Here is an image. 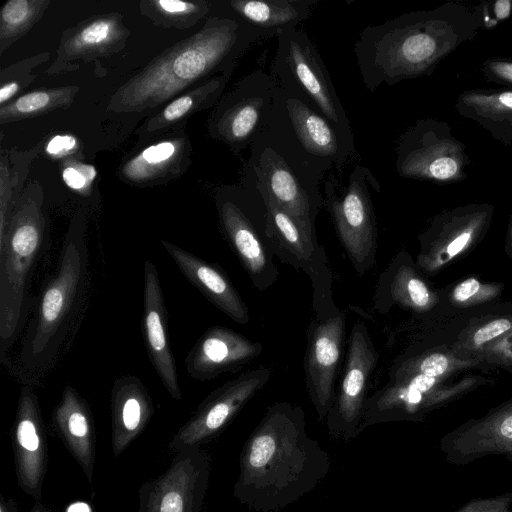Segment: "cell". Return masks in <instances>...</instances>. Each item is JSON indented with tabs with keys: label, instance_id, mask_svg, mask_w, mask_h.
Listing matches in <instances>:
<instances>
[{
	"label": "cell",
	"instance_id": "cell-44",
	"mask_svg": "<svg viewBox=\"0 0 512 512\" xmlns=\"http://www.w3.org/2000/svg\"><path fill=\"white\" fill-rule=\"evenodd\" d=\"M29 512H53L50 508L45 506L41 501H36Z\"/></svg>",
	"mask_w": 512,
	"mask_h": 512
},
{
	"label": "cell",
	"instance_id": "cell-30",
	"mask_svg": "<svg viewBox=\"0 0 512 512\" xmlns=\"http://www.w3.org/2000/svg\"><path fill=\"white\" fill-rule=\"evenodd\" d=\"M226 81V75L217 76L174 98L159 113L149 119L145 130L155 132L167 128L190 114L211 106L220 96Z\"/></svg>",
	"mask_w": 512,
	"mask_h": 512
},
{
	"label": "cell",
	"instance_id": "cell-3",
	"mask_svg": "<svg viewBox=\"0 0 512 512\" xmlns=\"http://www.w3.org/2000/svg\"><path fill=\"white\" fill-rule=\"evenodd\" d=\"M232 18L211 17L195 34L173 45L124 83L111 97L114 112H142L173 98L233 60L256 37Z\"/></svg>",
	"mask_w": 512,
	"mask_h": 512
},
{
	"label": "cell",
	"instance_id": "cell-39",
	"mask_svg": "<svg viewBox=\"0 0 512 512\" xmlns=\"http://www.w3.org/2000/svg\"><path fill=\"white\" fill-rule=\"evenodd\" d=\"M477 359L512 368V329L505 335L489 343Z\"/></svg>",
	"mask_w": 512,
	"mask_h": 512
},
{
	"label": "cell",
	"instance_id": "cell-9",
	"mask_svg": "<svg viewBox=\"0 0 512 512\" xmlns=\"http://www.w3.org/2000/svg\"><path fill=\"white\" fill-rule=\"evenodd\" d=\"M378 360L366 325L356 321L349 335L342 378L325 420L331 437L348 442L359 435L370 378Z\"/></svg>",
	"mask_w": 512,
	"mask_h": 512
},
{
	"label": "cell",
	"instance_id": "cell-37",
	"mask_svg": "<svg viewBox=\"0 0 512 512\" xmlns=\"http://www.w3.org/2000/svg\"><path fill=\"white\" fill-rule=\"evenodd\" d=\"M502 291V286L484 283L470 277L458 283L451 292V302L457 306L468 307L491 301Z\"/></svg>",
	"mask_w": 512,
	"mask_h": 512
},
{
	"label": "cell",
	"instance_id": "cell-25",
	"mask_svg": "<svg viewBox=\"0 0 512 512\" xmlns=\"http://www.w3.org/2000/svg\"><path fill=\"white\" fill-rule=\"evenodd\" d=\"M189 141L185 136H172L143 149L121 167V177L135 185H146L160 178L175 176L188 160Z\"/></svg>",
	"mask_w": 512,
	"mask_h": 512
},
{
	"label": "cell",
	"instance_id": "cell-41",
	"mask_svg": "<svg viewBox=\"0 0 512 512\" xmlns=\"http://www.w3.org/2000/svg\"><path fill=\"white\" fill-rule=\"evenodd\" d=\"M79 147L77 139L70 134H57L45 145V152L52 159H63L75 153Z\"/></svg>",
	"mask_w": 512,
	"mask_h": 512
},
{
	"label": "cell",
	"instance_id": "cell-10",
	"mask_svg": "<svg viewBox=\"0 0 512 512\" xmlns=\"http://www.w3.org/2000/svg\"><path fill=\"white\" fill-rule=\"evenodd\" d=\"M210 458L200 447L175 452L168 468L141 484L138 512H202Z\"/></svg>",
	"mask_w": 512,
	"mask_h": 512
},
{
	"label": "cell",
	"instance_id": "cell-17",
	"mask_svg": "<svg viewBox=\"0 0 512 512\" xmlns=\"http://www.w3.org/2000/svg\"><path fill=\"white\" fill-rule=\"evenodd\" d=\"M143 338L149 358L170 396L182 398L175 360L168 335V316L157 269L146 260L144 263Z\"/></svg>",
	"mask_w": 512,
	"mask_h": 512
},
{
	"label": "cell",
	"instance_id": "cell-4",
	"mask_svg": "<svg viewBox=\"0 0 512 512\" xmlns=\"http://www.w3.org/2000/svg\"><path fill=\"white\" fill-rule=\"evenodd\" d=\"M42 191L32 183L18 199L0 241V347L9 349L24 314L26 288L40 251L45 218Z\"/></svg>",
	"mask_w": 512,
	"mask_h": 512
},
{
	"label": "cell",
	"instance_id": "cell-21",
	"mask_svg": "<svg viewBox=\"0 0 512 512\" xmlns=\"http://www.w3.org/2000/svg\"><path fill=\"white\" fill-rule=\"evenodd\" d=\"M161 243L184 276L213 305L233 321L242 325L249 323L247 305L221 268L168 241Z\"/></svg>",
	"mask_w": 512,
	"mask_h": 512
},
{
	"label": "cell",
	"instance_id": "cell-1",
	"mask_svg": "<svg viewBox=\"0 0 512 512\" xmlns=\"http://www.w3.org/2000/svg\"><path fill=\"white\" fill-rule=\"evenodd\" d=\"M239 464L235 498L255 512H275L316 488L331 460L307 433L303 408L285 401L266 409L242 448Z\"/></svg>",
	"mask_w": 512,
	"mask_h": 512
},
{
	"label": "cell",
	"instance_id": "cell-27",
	"mask_svg": "<svg viewBox=\"0 0 512 512\" xmlns=\"http://www.w3.org/2000/svg\"><path fill=\"white\" fill-rule=\"evenodd\" d=\"M308 0H234L230 8L258 32H283L295 28L309 15Z\"/></svg>",
	"mask_w": 512,
	"mask_h": 512
},
{
	"label": "cell",
	"instance_id": "cell-12",
	"mask_svg": "<svg viewBox=\"0 0 512 512\" xmlns=\"http://www.w3.org/2000/svg\"><path fill=\"white\" fill-rule=\"evenodd\" d=\"M345 327L346 314L336 306L330 310L314 312L307 330L305 382L309 398L321 421L326 420L334 402Z\"/></svg>",
	"mask_w": 512,
	"mask_h": 512
},
{
	"label": "cell",
	"instance_id": "cell-26",
	"mask_svg": "<svg viewBox=\"0 0 512 512\" xmlns=\"http://www.w3.org/2000/svg\"><path fill=\"white\" fill-rule=\"evenodd\" d=\"M455 108L494 139L512 144V90H467L458 96Z\"/></svg>",
	"mask_w": 512,
	"mask_h": 512
},
{
	"label": "cell",
	"instance_id": "cell-24",
	"mask_svg": "<svg viewBox=\"0 0 512 512\" xmlns=\"http://www.w3.org/2000/svg\"><path fill=\"white\" fill-rule=\"evenodd\" d=\"M257 174L261 191L270 196L309 235L316 237L317 209L286 162L268 149L260 160Z\"/></svg>",
	"mask_w": 512,
	"mask_h": 512
},
{
	"label": "cell",
	"instance_id": "cell-7",
	"mask_svg": "<svg viewBox=\"0 0 512 512\" xmlns=\"http://www.w3.org/2000/svg\"><path fill=\"white\" fill-rule=\"evenodd\" d=\"M373 177L367 168L357 166L346 190L338 195L334 182L326 186V206L338 238L355 271L367 272L375 263L377 227L367 180Z\"/></svg>",
	"mask_w": 512,
	"mask_h": 512
},
{
	"label": "cell",
	"instance_id": "cell-23",
	"mask_svg": "<svg viewBox=\"0 0 512 512\" xmlns=\"http://www.w3.org/2000/svg\"><path fill=\"white\" fill-rule=\"evenodd\" d=\"M111 411V445L117 457L144 431L154 414V405L140 379L124 375L113 384Z\"/></svg>",
	"mask_w": 512,
	"mask_h": 512
},
{
	"label": "cell",
	"instance_id": "cell-43",
	"mask_svg": "<svg viewBox=\"0 0 512 512\" xmlns=\"http://www.w3.org/2000/svg\"><path fill=\"white\" fill-rule=\"evenodd\" d=\"M0 512H19L18 503L12 497H5L0 494Z\"/></svg>",
	"mask_w": 512,
	"mask_h": 512
},
{
	"label": "cell",
	"instance_id": "cell-28",
	"mask_svg": "<svg viewBox=\"0 0 512 512\" xmlns=\"http://www.w3.org/2000/svg\"><path fill=\"white\" fill-rule=\"evenodd\" d=\"M268 95L255 93L237 96L214 119V137L230 146H243L259 127Z\"/></svg>",
	"mask_w": 512,
	"mask_h": 512
},
{
	"label": "cell",
	"instance_id": "cell-14",
	"mask_svg": "<svg viewBox=\"0 0 512 512\" xmlns=\"http://www.w3.org/2000/svg\"><path fill=\"white\" fill-rule=\"evenodd\" d=\"M279 49L292 78L325 118L350 137L345 111L322 59L306 34L296 28L279 33Z\"/></svg>",
	"mask_w": 512,
	"mask_h": 512
},
{
	"label": "cell",
	"instance_id": "cell-19",
	"mask_svg": "<svg viewBox=\"0 0 512 512\" xmlns=\"http://www.w3.org/2000/svg\"><path fill=\"white\" fill-rule=\"evenodd\" d=\"M129 32L122 15L110 13L92 17L63 33L58 58L49 71L55 73L77 60L107 56L125 45Z\"/></svg>",
	"mask_w": 512,
	"mask_h": 512
},
{
	"label": "cell",
	"instance_id": "cell-11",
	"mask_svg": "<svg viewBox=\"0 0 512 512\" xmlns=\"http://www.w3.org/2000/svg\"><path fill=\"white\" fill-rule=\"evenodd\" d=\"M270 376L271 370L260 366L241 373L212 391L175 432L169 442V449L177 452L188 447H200L211 441L267 384Z\"/></svg>",
	"mask_w": 512,
	"mask_h": 512
},
{
	"label": "cell",
	"instance_id": "cell-42",
	"mask_svg": "<svg viewBox=\"0 0 512 512\" xmlns=\"http://www.w3.org/2000/svg\"><path fill=\"white\" fill-rule=\"evenodd\" d=\"M498 422L499 433L506 438L512 439V411L501 415Z\"/></svg>",
	"mask_w": 512,
	"mask_h": 512
},
{
	"label": "cell",
	"instance_id": "cell-20",
	"mask_svg": "<svg viewBox=\"0 0 512 512\" xmlns=\"http://www.w3.org/2000/svg\"><path fill=\"white\" fill-rule=\"evenodd\" d=\"M437 302V294L417 273L409 258L399 253L378 278L373 310L384 315L396 305L421 314L433 309Z\"/></svg>",
	"mask_w": 512,
	"mask_h": 512
},
{
	"label": "cell",
	"instance_id": "cell-35",
	"mask_svg": "<svg viewBox=\"0 0 512 512\" xmlns=\"http://www.w3.org/2000/svg\"><path fill=\"white\" fill-rule=\"evenodd\" d=\"M511 329L512 316L490 318L469 326L450 350L460 357L478 360V355L489 343L505 335Z\"/></svg>",
	"mask_w": 512,
	"mask_h": 512
},
{
	"label": "cell",
	"instance_id": "cell-34",
	"mask_svg": "<svg viewBox=\"0 0 512 512\" xmlns=\"http://www.w3.org/2000/svg\"><path fill=\"white\" fill-rule=\"evenodd\" d=\"M141 11L154 23L166 27L187 28L209 12L206 1L149 0L140 3Z\"/></svg>",
	"mask_w": 512,
	"mask_h": 512
},
{
	"label": "cell",
	"instance_id": "cell-18",
	"mask_svg": "<svg viewBox=\"0 0 512 512\" xmlns=\"http://www.w3.org/2000/svg\"><path fill=\"white\" fill-rule=\"evenodd\" d=\"M222 229L252 284L264 291L278 279L273 251L246 214L233 202L219 206Z\"/></svg>",
	"mask_w": 512,
	"mask_h": 512
},
{
	"label": "cell",
	"instance_id": "cell-29",
	"mask_svg": "<svg viewBox=\"0 0 512 512\" xmlns=\"http://www.w3.org/2000/svg\"><path fill=\"white\" fill-rule=\"evenodd\" d=\"M287 110L294 131L304 148L315 155L340 158V143L335 128L301 100L289 98Z\"/></svg>",
	"mask_w": 512,
	"mask_h": 512
},
{
	"label": "cell",
	"instance_id": "cell-6",
	"mask_svg": "<svg viewBox=\"0 0 512 512\" xmlns=\"http://www.w3.org/2000/svg\"><path fill=\"white\" fill-rule=\"evenodd\" d=\"M468 162L465 145L447 123L422 119L402 135L396 170L406 178L451 183L466 177Z\"/></svg>",
	"mask_w": 512,
	"mask_h": 512
},
{
	"label": "cell",
	"instance_id": "cell-36",
	"mask_svg": "<svg viewBox=\"0 0 512 512\" xmlns=\"http://www.w3.org/2000/svg\"><path fill=\"white\" fill-rule=\"evenodd\" d=\"M8 153H1L0 161V241L3 239L13 209L21 196L23 181H20V171H12Z\"/></svg>",
	"mask_w": 512,
	"mask_h": 512
},
{
	"label": "cell",
	"instance_id": "cell-15",
	"mask_svg": "<svg viewBox=\"0 0 512 512\" xmlns=\"http://www.w3.org/2000/svg\"><path fill=\"white\" fill-rule=\"evenodd\" d=\"M492 210L487 204L468 205L440 216L422 237L417 266L435 273L467 251L487 227Z\"/></svg>",
	"mask_w": 512,
	"mask_h": 512
},
{
	"label": "cell",
	"instance_id": "cell-22",
	"mask_svg": "<svg viewBox=\"0 0 512 512\" xmlns=\"http://www.w3.org/2000/svg\"><path fill=\"white\" fill-rule=\"evenodd\" d=\"M52 424L70 455L91 482L96 456L95 426L88 404L73 387L64 388L61 400L53 411Z\"/></svg>",
	"mask_w": 512,
	"mask_h": 512
},
{
	"label": "cell",
	"instance_id": "cell-8",
	"mask_svg": "<svg viewBox=\"0 0 512 512\" xmlns=\"http://www.w3.org/2000/svg\"><path fill=\"white\" fill-rule=\"evenodd\" d=\"M263 199L266 206L265 233L273 254L309 277L314 311L335 305L332 273L325 250L318 244L317 237L307 234L270 196L263 193Z\"/></svg>",
	"mask_w": 512,
	"mask_h": 512
},
{
	"label": "cell",
	"instance_id": "cell-32",
	"mask_svg": "<svg viewBox=\"0 0 512 512\" xmlns=\"http://www.w3.org/2000/svg\"><path fill=\"white\" fill-rule=\"evenodd\" d=\"M48 0H9L0 12V52L26 34L42 17Z\"/></svg>",
	"mask_w": 512,
	"mask_h": 512
},
{
	"label": "cell",
	"instance_id": "cell-31",
	"mask_svg": "<svg viewBox=\"0 0 512 512\" xmlns=\"http://www.w3.org/2000/svg\"><path fill=\"white\" fill-rule=\"evenodd\" d=\"M76 86L38 89L25 93L0 106L1 124L19 121L56 109H63L72 104Z\"/></svg>",
	"mask_w": 512,
	"mask_h": 512
},
{
	"label": "cell",
	"instance_id": "cell-33",
	"mask_svg": "<svg viewBox=\"0 0 512 512\" xmlns=\"http://www.w3.org/2000/svg\"><path fill=\"white\" fill-rule=\"evenodd\" d=\"M479 363V360L460 357L451 350L434 349L396 361L390 372L399 374L420 373L433 377L448 378L456 371Z\"/></svg>",
	"mask_w": 512,
	"mask_h": 512
},
{
	"label": "cell",
	"instance_id": "cell-40",
	"mask_svg": "<svg viewBox=\"0 0 512 512\" xmlns=\"http://www.w3.org/2000/svg\"><path fill=\"white\" fill-rule=\"evenodd\" d=\"M482 71L488 80L512 87V59H488L483 63Z\"/></svg>",
	"mask_w": 512,
	"mask_h": 512
},
{
	"label": "cell",
	"instance_id": "cell-16",
	"mask_svg": "<svg viewBox=\"0 0 512 512\" xmlns=\"http://www.w3.org/2000/svg\"><path fill=\"white\" fill-rule=\"evenodd\" d=\"M262 344L237 331L213 326L196 341L185 359L189 376L198 381L213 380L221 374L237 371L256 359Z\"/></svg>",
	"mask_w": 512,
	"mask_h": 512
},
{
	"label": "cell",
	"instance_id": "cell-45",
	"mask_svg": "<svg viewBox=\"0 0 512 512\" xmlns=\"http://www.w3.org/2000/svg\"><path fill=\"white\" fill-rule=\"evenodd\" d=\"M509 239H510V247L512 249V223H511V227H510V231H509Z\"/></svg>",
	"mask_w": 512,
	"mask_h": 512
},
{
	"label": "cell",
	"instance_id": "cell-2",
	"mask_svg": "<svg viewBox=\"0 0 512 512\" xmlns=\"http://www.w3.org/2000/svg\"><path fill=\"white\" fill-rule=\"evenodd\" d=\"M481 14L459 3L398 16L370 26L355 45L366 87L396 84L433 72L442 59L472 39Z\"/></svg>",
	"mask_w": 512,
	"mask_h": 512
},
{
	"label": "cell",
	"instance_id": "cell-13",
	"mask_svg": "<svg viewBox=\"0 0 512 512\" xmlns=\"http://www.w3.org/2000/svg\"><path fill=\"white\" fill-rule=\"evenodd\" d=\"M10 435L18 486L40 501L47 472L48 442L38 397L29 386L20 390Z\"/></svg>",
	"mask_w": 512,
	"mask_h": 512
},
{
	"label": "cell",
	"instance_id": "cell-5",
	"mask_svg": "<svg viewBox=\"0 0 512 512\" xmlns=\"http://www.w3.org/2000/svg\"><path fill=\"white\" fill-rule=\"evenodd\" d=\"M84 220V216L78 215L72 222L64 242L58 273L41 295L37 315L24 346V356L32 364L48 359L57 346V338L83 287L87 264Z\"/></svg>",
	"mask_w": 512,
	"mask_h": 512
},
{
	"label": "cell",
	"instance_id": "cell-38",
	"mask_svg": "<svg viewBox=\"0 0 512 512\" xmlns=\"http://www.w3.org/2000/svg\"><path fill=\"white\" fill-rule=\"evenodd\" d=\"M97 176L96 168L77 160L66 161L62 168V179L73 191L88 195Z\"/></svg>",
	"mask_w": 512,
	"mask_h": 512
}]
</instances>
